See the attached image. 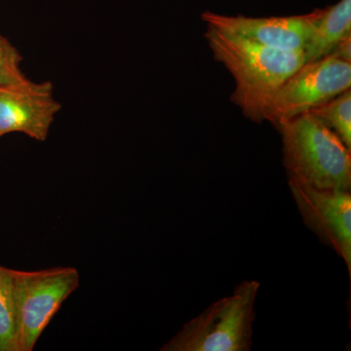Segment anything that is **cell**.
Masks as SVG:
<instances>
[{
  "label": "cell",
  "instance_id": "10",
  "mask_svg": "<svg viewBox=\"0 0 351 351\" xmlns=\"http://www.w3.org/2000/svg\"><path fill=\"white\" fill-rule=\"evenodd\" d=\"M309 112L332 129L343 144L351 149L350 89L313 108Z\"/></svg>",
  "mask_w": 351,
  "mask_h": 351
},
{
  "label": "cell",
  "instance_id": "3",
  "mask_svg": "<svg viewBox=\"0 0 351 351\" xmlns=\"http://www.w3.org/2000/svg\"><path fill=\"white\" fill-rule=\"evenodd\" d=\"M261 284L243 281L182 326L161 351H248Z\"/></svg>",
  "mask_w": 351,
  "mask_h": 351
},
{
  "label": "cell",
  "instance_id": "1",
  "mask_svg": "<svg viewBox=\"0 0 351 351\" xmlns=\"http://www.w3.org/2000/svg\"><path fill=\"white\" fill-rule=\"evenodd\" d=\"M214 58L230 71L235 80L232 101L247 119L263 121V112L271 95L306 64L304 51L267 47L208 25L205 32Z\"/></svg>",
  "mask_w": 351,
  "mask_h": 351
},
{
  "label": "cell",
  "instance_id": "11",
  "mask_svg": "<svg viewBox=\"0 0 351 351\" xmlns=\"http://www.w3.org/2000/svg\"><path fill=\"white\" fill-rule=\"evenodd\" d=\"M0 351H16L12 269L0 265Z\"/></svg>",
  "mask_w": 351,
  "mask_h": 351
},
{
  "label": "cell",
  "instance_id": "4",
  "mask_svg": "<svg viewBox=\"0 0 351 351\" xmlns=\"http://www.w3.org/2000/svg\"><path fill=\"white\" fill-rule=\"evenodd\" d=\"M16 351L34 350L64 301L80 286L75 267L12 269Z\"/></svg>",
  "mask_w": 351,
  "mask_h": 351
},
{
  "label": "cell",
  "instance_id": "5",
  "mask_svg": "<svg viewBox=\"0 0 351 351\" xmlns=\"http://www.w3.org/2000/svg\"><path fill=\"white\" fill-rule=\"evenodd\" d=\"M351 86V63L328 56L302 64L271 95L263 119L274 126L309 112Z\"/></svg>",
  "mask_w": 351,
  "mask_h": 351
},
{
  "label": "cell",
  "instance_id": "8",
  "mask_svg": "<svg viewBox=\"0 0 351 351\" xmlns=\"http://www.w3.org/2000/svg\"><path fill=\"white\" fill-rule=\"evenodd\" d=\"M322 11L315 9L304 15L269 18L225 16L206 11L202 14V20L219 31L274 49L304 51Z\"/></svg>",
  "mask_w": 351,
  "mask_h": 351
},
{
  "label": "cell",
  "instance_id": "9",
  "mask_svg": "<svg viewBox=\"0 0 351 351\" xmlns=\"http://www.w3.org/2000/svg\"><path fill=\"white\" fill-rule=\"evenodd\" d=\"M348 36H351V0H341L323 9L304 50L306 63L331 54L335 46Z\"/></svg>",
  "mask_w": 351,
  "mask_h": 351
},
{
  "label": "cell",
  "instance_id": "2",
  "mask_svg": "<svg viewBox=\"0 0 351 351\" xmlns=\"http://www.w3.org/2000/svg\"><path fill=\"white\" fill-rule=\"evenodd\" d=\"M282 138L289 182L350 191L351 152L332 129L307 112L276 126Z\"/></svg>",
  "mask_w": 351,
  "mask_h": 351
},
{
  "label": "cell",
  "instance_id": "13",
  "mask_svg": "<svg viewBox=\"0 0 351 351\" xmlns=\"http://www.w3.org/2000/svg\"><path fill=\"white\" fill-rule=\"evenodd\" d=\"M330 55L351 63V36H346L343 40L339 41Z\"/></svg>",
  "mask_w": 351,
  "mask_h": 351
},
{
  "label": "cell",
  "instance_id": "6",
  "mask_svg": "<svg viewBox=\"0 0 351 351\" xmlns=\"http://www.w3.org/2000/svg\"><path fill=\"white\" fill-rule=\"evenodd\" d=\"M304 225L332 248L351 269V195L289 182Z\"/></svg>",
  "mask_w": 351,
  "mask_h": 351
},
{
  "label": "cell",
  "instance_id": "7",
  "mask_svg": "<svg viewBox=\"0 0 351 351\" xmlns=\"http://www.w3.org/2000/svg\"><path fill=\"white\" fill-rule=\"evenodd\" d=\"M52 83L29 80L20 84L0 86V138L23 133L44 142L62 105L53 96Z\"/></svg>",
  "mask_w": 351,
  "mask_h": 351
},
{
  "label": "cell",
  "instance_id": "12",
  "mask_svg": "<svg viewBox=\"0 0 351 351\" xmlns=\"http://www.w3.org/2000/svg\"><path fill=\"white\" fill-rule=\"evenodd\" d=\"M22 60L19 50L0 34V86L20 84L29 80L21 69Z\"/></svg>",
  "mask_w": 351,
  "mask_h": 351
}]
</instances>
